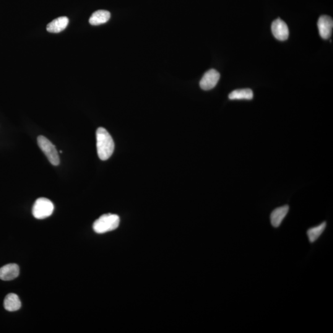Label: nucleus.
<instances>
[{
  "mask_svg": "<svg viewBox=\"0 0 333 333\" xmlns=\"http://www.w3.org/2000/svg\"><path fill=\"white\" fill-rule=\"evenodd\" d=\"M4 307L7 311H17L21 308V302L15 294L10 293L4 299Z\"/></svg>",
  "mask_w": 333,
  "mask_h": 333,
  "instance_id": "obj_11",
  "label": "nucleus"
},
{
  "mask_svg": "<svg viewBox=\"0 0 333 333\" xmlns=\"http://www.w3.org/2000/svg\"><path fill=\"white\" fill-rule=\"evenodd\" d=\"M289 209H290V207L288 205H285L277 208L272 212L271 215H270V221H271V224L273 226L277 228L281 225L283 219L288 214Z\"/></svg>",
  "mask_w": 333,
  "mask_h": 333,
  "instance_id": "obj_9",
  "label": "nucleus"
},
{
  "mask_svg": "<svg viewBox=\"0 0 333 333\" xmlns=\"http://www.w3.org/2000/svg\"><path fill=\"white\" fill-rule=\"evenodd\" d=\"M96 134V147L99 158L102 161L108 160L113 154L115 147L113 138L103 127L98 128Z\"/></svg>",
  "mask_w": 333,
  "mask_h": 333,
  "instance_id": "obj_1",
  "label": "nucleus"
},
{
  "mask_svg": "<svg viewBox=\"0 0 333 333\" xmlns=\"http://www.w3.org/2000/svg\"><path fill=\"white\" fill-rule=\"evenodd\" d=\"M111 17V14L105 10H98L91 15L89 22L92 25H99L105 24L108 21Z\"/></svg>",
  "mask_w": 333,
  "mask_h": 333,
  "instance_id": "obj_12",
  "label": "nucleus"
},
{
  "mask_svg": "<svg viewBox=\"0 0 333 333\" xmlns=\"http://www.w3.org/2000/svg\"><path fill=\"white\" fill-rule=\"evenodd\" d=\"M37 142L39 147L47 157L51 165L54 166H58L60 163L59 156L55 146L46 137L41 135L37 138Z\"/></svg>",
  "mask_w": 333,
  "mask_h": 333,
  "instance_id": "obj_4",
  "label": "nucleus"
},
{
  "mask_svg": "<svg viewBox=\"0 0 333 333\" xmlns=\"http://www.w3.org/2000/svg\"><path fill=\"white\" fill-rule=\"evenodd\" d=\"M19 275V267L17 264H9L0 269V279L10 281L15 279Z\"/></svg>",
  "mask_w": 333,
  "mask_h": 333,
  "instance_id": "obj_8",
  "label": "nucleus"
},
{
  "mask_svg": "<svg viewBox=\"0 0 333 333\" xmlns=\"http://www.w3.org/2000/svg\"><path fill=\"white\" fill-rule=\"evenodd\" d=\"M54 205L50 200L40 197L36 200L32 208V214L37 219H44L53 214Z\"/></svg>",
  "mask_w": 333,
  "mask_h": 333,
  "instance_id": "obj_3",
  "label": "nucleus"
},
{
  "mask_svg": "<svg viewBox=\"0 0 333 333\" xmlns=\"http://www.w3.org/2000/svg\"><path fill=\"white\" fill-rule=\"evenodd\" d=\"M326 226L327 222H324L318 226L309 229L307 234H308L309 241L311 243H314V242L317 240L320 236L322 235L323 232H324L325 229L326 228Z\"/></svg>",
  "mask_w": 333,
  "mask_h": 333,
  "instance_id": "obj_14",
  "label": "nucleus"
},
{
  "mask_svg": "<svg viewBox=\"0 0 333 333\" xmlns=\"http://www.w3.org/2000/svg\"><path fill=\"white\" fill-rule=\"evenodd\" d=\"M272 32L275 38L282 41L287 40L290 34L287 24L280 18L272 22Z\"/></svg>",
  "mask_w": 333,
  "mask_h": 333,
  "instance_id": "obj_6",
  "label": "nucleus"
},
{
  "mask_svg": "<svg viewBox=\"0 0 333 333\" xmlns=\"http://www.w3.org/2000/svg\"><path fill=\"white\" fill-rule=\"evenodd\" d=\"M253 92L249 88L245 89L236 90L233 91L228 96L231 100H251L253 98Z\"/></svg>",
  "mask_w": 333,
  "mask_h": 333,
  "instance_id": "obj_13",
  "label": "nucleus"
},
{
  "mask_svg": "<svg viewBox=\"0 0 333 333\" xmlns=\"http://www.w3.org/2000/svg\"><path fill=\"white\" fill-rule=\"evenodd\" d=\"M318 28L320 35L324 39L331 37L333 27V20L329 15H324L320 17L318 20Z\"/></svg>",
  "mask_w": 333,
  "mask_h": 333,
  "instance_id": "obj_7",
  "label": "nucleus"
},
{
  "mask_svg": "<svg viewBox=\"0 0 333 333\" xmlns=\"http://www.w3.org/2000/svg\"><path fill=\"white\" fill-rule=\"evenodd\" d=\"M69 19L66 16L59 17L51 21L46 27V30L50 33H59L66 29L69 24Z\"/></svg>",
  "mask_w": 333,
  "mask_h": 333,
  "instance_id": "obj_10",
  "label": "nucleus"
},
{
  "mask_svg": "<svg viewBox=\"0 0 333 333\" xmlns=\"http://www.w3.org/2000/svg\"><path fill=\"white\" fill-rule=\"evenodd\" d=\"M220 77L219 72L215 69H210L203 75L199 83L200 87L205 91L212 90L217 85Z\"/></svg>",
  "mask_w": 333,
  "mask_h": 333,
  "instance_id": "obj_5",
  "label": "nucleus"
},
{
  "mask_svg": "<svg viewBox=\"0 0 333 333\" xmlns=\"http://www.w3.org/2000/svg\"><path fill=\"white\" fill-rule=\"evenodd\" d=\"M119 223L120 218L118 215L105 214L95 221L93 228L96 233L102 234L116 230Z\"/></svg>",
  "mask_w": 333,
  "mask_h": 333,
  "instance_id": "obj_2",
  "label": "nucleus"
}]
</instances>
